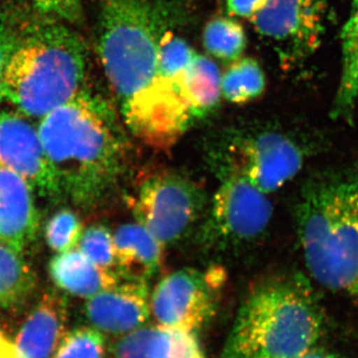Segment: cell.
Listing matches in <instances>:
<instances>
[{"label": "cell", "instance_id": "obj_1", "mask_svg": "<svg viewBox=\"0 0 358 358\" xmlns=\"http://www.w3.org/2000/svg\"><path fill=\"white\" fill-rule=\"evenodd\" d=\"M93 2L96 52L127 127L150 147H171L192 115L160 76V43L167 29L162 15L148 0Z\"/></svg>", "mask_w": 358, "mask_h": 358}, {"label": "cell", "instance_id": "obj_2", "mask_svg": "<svg viewBox=\"0 0 358 358\" xmlns=\"http://www.w3.org/2000/svg\"><path fill=\"white\" fill-rule=\"evenodd\" d=\"M37 129L60 192L78 203H96L119 183L128 143L101 96L85 88L40 119Z\"/></svg>", "mask_w": 358, "mask_h": 358}, {"label": "cell", "instance_id": "obj_3", "mask_svg": "<svg viewBox=\"0 0 358 358\" xmlns=\"http://www.w3.org/2000/svg\"><path fill=\"white\" fill-rule=\"evenodd\" d=\"M296 222L313 279L358 301V169L310 176L299 195Z\"/></svg>", "mask_w": 358, "mask_h": 358}, {"label": "cell", "instance_id": "obj_4", "mask_svg": "<svg viewBox=\"0 0 358 358\" xmlns=\"http://www.w3.org/2000/svg\"><path fill=\"white\" fill-rule=\"evenodd\" d=\"M86 74L87 50L79 35L62 21L41 15L21 24L0 101L40 120L83 91Z\"/></svg>", "mask_w": 358, "mask_h": 358}, {"label": "cell", "instance_id": "obj_5", "mask_svg": "<svg viewBox=\"0 0 358 358\" xmlns=\"http://www.w3.org/2000/svg\"><path fill=\"white\" fill-rule=\"evenodd\" d=\"M324 317L308 282L282 275L251 289L224 346L223 358H291L317 348Z\"/></svg>", "mask_w": 358, "mask_h": 358}, {"label": "cell", "instance_id": "obj_6", "mask_svg": "<svg viewBox=\"0 0 358 358\" xmlns=\"http://www.w3.org/2000/svg\"><path fill=\"white\" fill-rule=\"evenodd\" d=\"M303 148L292 136L268 128L231 129L209 143L208 160L221 179H246L270 194L300 173Z\"/></svg>", "mask_w": 358, "mask_h": 358}, {"label": "cell", "instance_id": "obj_7", "mask_svg": "<svg viewBox=\"0 0 358 358\" xmlns=\"http://www.w3.org/2000/svg\"><path fill=\"white\" fill-rule=\"evenodd\" d=\"M205 195L189 178L171 171L152 174L129 199L136 222L162 245L185 237L203 213Z\"/></svg>", "mask_w": 358, "mask_h": 358}, {"label": "cell", "instance_id": "obj_8", "mask_svg": "<svg viewBox=\"0 0 358 358\" xmlns=\"http://www.w3.org/2000/svg\"><path fill=\"white\" fill-rule=\"evenodd\" d=\"M221 180L204 226L205 241L223 250L255 243L272 218L273 207L267 194L246 179Z\"/></svg>", "mask_w": 358, "mask_h": 358}, {"label": "cell", "instance_id": "obj_9", "mask_svg": "<svg viewBox=\"0 0 358 358\" xmlns=\"http://www.w3.org/2000/svg\"><path fill=\"white\" fill-rule=\"evenodd\" d=\"M222 268H185L166 275L150 294V312L159 326L195 333L211 319Z\"/></svg>", "mask_w": 358, "mask_h": 358}, {"label": "cell", "instance_id": "obj_10", "mask_svg": "<svg viewBox=\"0 0 358 358\" xmlns=\"http://www.w3.org/2000/svg\"><path fill=\"white\" fill-rule=\"evenodd\" d=\"M322 0H268L250 18L256 31L286 60H299L319 48L324 31Z\"/></svg>", "mask_w": 358, "mask_h": 358}, {"label": "cell", "instance_id": "obj_11", "mask_svg": "<svg viewBox=\"0 0 358 358\" xmlns=\"http://www.w3.org/2000/svg\"><path fill=\"white\" fill-rule=\"evenodd\" d=\"M16 110H0V166L18 174L42 195L60 192L38 129Z\"/></svg>", "mask_w": 358, "mask_h": 358}, {"label": "cell", "instance_id": "obj_12", "mask_svg": "<svg viewBox=\"0 0 358 358\" xmlns=\"http://www.w3.org/2000/svg\"><path fill=\"white\" fill-rule=\"evenodd\" d=\"M148 281L124 279L88 299L85 313L101 333L126 336L145 326L150 315Z\"/></svg>", "mask_w": 358, "mask_h": 358}, {"label": "cell", "instance_id": "obj_13", "mask_svg": "<svg viewBox=\"0 0 358 358\" xmlns=\"http://www.w3.org/2000/svg\"><path fill=\"white\" fill-rule=\"evenodd\" d=\"M32 187L18 174L0 166V242L22 253L38 231Z\"/></svg>", "mask_w": 358, "mask_h": 358}, {"label": "cell", "instance_id": "obj_14", "mask_svg": "<svg viewBox=\"0 0 358 358\" xmlns=\"http://www.w3.org/2000/svg\"><path fill=\"white\" fill-rule=\"evenodd\" d=\"M67 306L62 296L46 294L14 339L20 358H52L64 338Z\"/></svg>", "mask_w": 358, "mask_h": 358}, {"label": "cell", "instance_id": "obj_15", "mask_svg": "<svg viewBox=\"0 0 358 358\" xmlns=\"http://www.w3.org/2000/svg\"><path fill=\"white\" fill-rule=\"evenodd\" d=\"M110 358H205L194 333L162 326L141 327L110 348Z\"/></svg>", "mask_w": 358, "mask_h": 358}, {"label": "cell", "instance_id": "obj_16", "mask_svg": "<svg viewBox=\"0 0 358 358\" xmlns=\"http://www.w3.org/2000/svg\"><path fill=\"white\" fill-rule=\"evenodd\" d=\"M115 267L122 279L148 281L159 272L164 245L141 224H124L114 234Z\"/></svg>", "mask_w": 358, "mask_h": 358}, {"label": "cell", "instance_id": "obj_17", "mask_svg": "<svg viewBox=\"0 0 358 358\" xmlns=\"http://www.w3.org/2000/svg\"><path fill=\"white\" fill-rule=\"evenodd\" d=\"M49 273L59 289L85 299L93 298L121 281L117 273L92 262L78 248L54 257Z\"/></svg>", "mask_w": 358, "mask_h": 358}, {"label": "cell", "instance_id": "obj_18", "mask_svg": "<svg viewBox=\"0 0 358 358\" xmlns=\"http://www.w3.org/2000/svg\"><path fill=\"white\" fill-rule=\"evenodd\" d=\"M221 74L215 63L195 53L183 80V96L192 119L213 112L220 102Z\"/></svg>", "mask_w": 358, "mask_h": 358}, {"label": "cell", "instance_id": "obj_19", "mask_svg": "<svg viewBox=\"0 0 358 358\" xmlns=\"http://www.w3.org/2000/svg\"><path fill=\"white\" fill-rule=\"evenodd\" d=\"M341 44L343 72L334 100V115L348 119L358 96V0H352L350 17L341 33Z\"/></svg>", "mask_w": 358, "mask_h": 358}, {"label": "cell", "instance_id": "obj_20", "mask_svg": "<svg viewBox=\"0 0 358 358\" xmlns=\"http://www.w3.org/2000/svg\"><path fill=\"white\" fill-rule=\"evenodd\" d=\"M20 254L0 242V307L20 305L35 288L36 279Z\"/></svg>", "mask_w": 358, "mask_h": 358}, {"label": "cell", "instance_id": "obj_21", "mask_svg": "<svg viewBox=\"0 0 358 358\" xmlns=\"http://www.w3.org/2000/svg\"><path fill=\"white\" fill-rule=\"evenodd\" d=\"M266 87L261 66L252 58L235 61L221 77V93L228 102L248 103L262 95Z\"/></svg>", "mask_w": 358, "mask_h": 358}, {"label": "cell", "instance_id": "obj_22", "mask_svg": "<svg viewBox=\"0 0 358 358\" xmlns=\"http://www.w3.org/2000/svg\"><path fill=\"white\" fill-rule=\"evenodd\" d=\"M203 44L214 57L225 62H235L241 58L246 48V33L236 20L216 17L205 27Z\"/></svg>", "mask_w": 358, "mask_h": 358}, {"label": "cell", "instance_id": "obj_23", "mask_svg": "<svg viewBox=\"0 0 358 358\" xmlns=\"http://www.w3.org/2000/svg\"><path fill=\"white\" fill-rule=\"evenodd\" d=\"M195 53L196 52L187 42L176 36L173 32L166 30L159 49L160 76L182 96L183 100V80Z\"/></svg>", "mask_w": 358, "mask_h": 358}, {"label": "cell", "instance_id": "obj_24", "mask_svg": "<svg viewBox=\"0 0 358 358\" xmlns=\"http://www.w3.org/2000/svg\"><path fill=\"white\" fill-rule=\"evenodd\" d=\"M103 333L95 327H78L67 331L52 358H105Z\"/></svg>", "mask_w": 358, "mask_h": 358}, {"label": "cell", "instance_id": "obj_25", "mask_svg": "<svg viewBox=\"0 0 358 358\" xmlns=\"http://www.w3.org/2000/svg\"><path fill=\"white\" fill-rule=\"evenodd\" d=\"M81 219L74 212L64 209L54 214L45 227L47 244L57 254L77 248L83 234Z\"/></svg>", "mask_w": 358, "mask_h": 358}, {"label": "cell", "instance_id": "obj_26", "mask_svg": "<svg viewBox=\"0 0 358 358\" xmlns=\"http://www.w3.org/2000/svg\"><path fill=\"white\" fill-rule=\"evenodd\" d=\"M77 248L100 267H115L114 234L105 226H92L83 231Z\"/></svg>", "mask_w": 358, "mask_h": 358}, {"label": "cell", "instance_id": "obj_27", "mask_svg": "<svg viewBox=\"0 0 358 358\" xmlns=\"http://www.w3.org/2000/svg\"><path fill=\"white\" fill-rule=\"evenodd\" d=\"M41 15L66 24H78L83 20V0H32Z\"/></svg>", "mask_w": 358, "mask_h": 358}, {"label": "cell", "instance_id": "obj_28", "mask_svg": "<svg viewBox=\"0 0 358 358\" xmlns=\"http://www.w3.org/2000/svg\"><path fill=\"white\" fill-rule=\"evenodd\" d=\"M21 24L11 16L0 13V88L6 66L20 38Z\"/></svg>", "mask_w": 358, "mask_h": 358}, {"label": "cell", "instance_id": "obj_29", "mask_svg": "<svg viewBox=\"0 0 358 358\" xmlns=\"http://www.w3.org/2000/svg\"><path fill=\"white\" fill-rule=\"evenodd\" d=\"M227 13L238 17L250 18L256 15L268 0H223Z\"/></svg>", "mask_w": 358, "mask_h": 358}, {"label": "cell", "instance_id": "obj_30", "mask_svg": "<svg viewBox=\"0 0 358 358\" xmlns=\"http://www.w3.org/2000/svg\"><path fill=\"white\" fill-rule=\"evenodd\" d=\"M0 358H20L17 348L13 339L0 329Z\"/></svg>", "mask_w": 358, "mask_h": 358}, {"label": "cell", "instance_id": "obj_31", "mask_svg": "<svg viewBox=\"0 0 358 358\" xmlns=\"http://www.w3.org/2000/svg\"><path fill=\"white\" fill-rule=\"evenodd\" d=\"M291 358H348L341 353L329 352V350H322V348H313L308 352L301 353L296 357Z\"/></svg>", "mask_w": 358, "mask_h": 358}]
</instances>
